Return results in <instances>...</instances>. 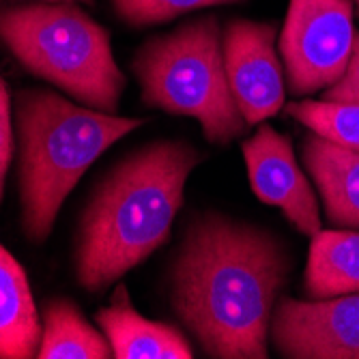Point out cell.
Instances as JSON below:
<instances>
[{"label":"cell","instance_id":"14","mask_svg":"<svg viewBox=\"0 0 359 359\" xmlns=\"http://www.w3.org/2000/svg\"><path fill=\"white\" fill-rule=\"evenodd\" d=\"M41 359H108L112 346L106 336L84 320L72 302H50L41 318Z\"/></svg>","mask_w":359,"mask_h":359},{"label":"cell","instance_id":"16","mask_svg":"<svg viewBox=\"0 0 359 359\" xmlns=\"http://www.w3.org/2000/svg\"><path fill=\"white\" fill-rule=\"evenodd\" d=\"M224 3H239V0H112L116 13L132 26L161 24L187 11Z\"/></svg>","mask_w":359,"mask_h":359},{"label":"cell","instance_id":"15","mask_svg":"<svg viewBox=\"0 0 359 359\" xmlns=\"http://www.w3.org/2000/svg\"><path fill=\"white\" fill-rule=\"evenodd\" d=\"M286 112L312 134L359 151V104L304 100L288 104Z\"/></svg>","mask_w":359,"mask_h":359},{"label":"cell","instance_id":"5","mask_svg":"<svg viewBox=\"0 0 359 359\" xmlns=\"http://www.w3.org/2000/svg\"><path fill=\"white\" fill-rule=\"evenodd\" d=\"M219 24L205 15L151 39L134 58L144 102L201 123L213 144H228L245 132V118L228 84Z\"/></svg>","mask_w":359,"mask_h":359},{"label":"cell","instance_id":"19","mask_svg":"<svg viewBox=\"0 0 359 359\" xmlns=\"http://www.w3.org/2000/svg\"><path fill=\"white\" fill-rule=\"evenodd\" d=\"M43 3H74V0H43ZM80 3H93V0H80Z\"/></svg>","mask_w":359,"mask_h":359},{"label":"cell","instance_id":"6","mask_svg":"<svg viewBox=\"0 0 359 359\" xmlns=\"http://www.w3.org/2000/svg\"><path fill=\"white\" fill-rule=\"evenodd\" d=\"M353 0H290L280 35L286 84L306 97L336 84L355 43Z\"/></svg>","mask_w":359,"mask_h":359},{"label":"cell","instance_id":"18","mask_svg":"<svg viewBox=\"0 0 359 359\" xmlns=\"http://www.w3.org/2000/svg\"><path fill=\"white\" fill-rule=\"evenodd\" d=\"M13 155V129H11V104L9 90L5 80L0 78V201H3V189L7 170Z\"/></svg>","mask_w":359,"mask_h":359},{"label":"cell","instance_id":"4","mask_svg":"<svg viewBox=\"0 0 359 359\" xmlns=\"http://www.w3.org/2000/svg\"><path fill=\"white\" fill-rule=\"evenodd\" d=\"M0 39L28 72L56 84L88 108L114 112L125 76L110 35L72 3H32L0 9Z\"/></svg>","mask_w":359,"mask_h":359},{"label":"cell","instance_id":"7","mask_svg":"<svg viewBox=\"0 0 359 359\" xmlns=\"http://www.w3.org/2000/svg\"><path fill=\"white\" fill-rule=\"evenodd\" d=\"M269 338L290 359H359V292L312 302L284 297Z\"/></svg>","mask_w":359,"mask_h":359},{"label":"cell","instance_id":"1","mask_svg":"<svg viewBox=\"0 0 359 359\" xmlns=\"http://www.w3.org/2000/svg\"><path fill=\"white\" fill-rule=\"evenodd\" d=\"M290 267L273 233L226 215H203L175 258L172 306L207 355L265 359Z\"/></svg>","mask_w":359,"mask_h":359},{"label":"cell","instance_id":"2","mask_svg":"<svg viewBox=\"0 0 359 359\" xmlns=\"http://www.w3.org/2000/svg\"><path fill=\"white\" fill-rule=\"evenodd\" d=\"M201 155L161 140L129 155L106 177L82 217L76 271L86 290H104L164 243Z\"/></svg>","mask_w":359,"mask_h":359},{"label":"cell","instance_id":"13","mask_svg":"<svg viewBox=\"0 0 359 359\" xmlns=\"http://www.w3.org/2000/svg\"><path fill=\"white\" fill-rule=\"evenodd\" d=\"M306 295L327 299L359 292V231H320L310 239Z\"/></svg>","mask_w":359,"mask_h":359},{"label":"cell","instance_id":"8","mask_svg":"<svg viewBox=\"0 0 359 359\" xmlns=\"http://www.w3.org/2000/svg\"><path fill=\"white\" fill-rule=\"evenodd\" d=\"M224 65L235 102L248 125H258L284 106V65L276 50V28L235 20L224 32Z\"/></svg>","mask_w":359,"mask_h":359},{"label":"cell","instance_id":"9","mask_svg":"<svg viewBox=\"0 0 359 359\" xmlns=\"http://www.w3.org/2000/svg\"><path fill=\"white\" fill-rule=\"evenodd\" d=\"M241 149L252 191L263 203L278 207L302 235L312 239L320 231L318 201L290 140L263 123Z\"/></svg>","mask_w":359,"mask_h":359},{"label":"cell","instance_id":"11","mask_svg":"<svg viewBox=\"0 0 359 359\" xmlns=\"http://www.w3.org/2000/svg\"><path fill=\"white\" fill-rule=\"evenodd\" d=\"M302 159L327 219L338 228H359V151L312 134L304 140Z\"/></svg>","mask_w":359,"mask_h":359},{"label":"cell","instance_id":"17","mask_svg":"<svg viewBox=\"0 0 359 359\" xmlns=\"http://www.w3.org/2000/svg\"><path fill=\"white\" fill-rule=\"evenodd\" d=\"M323 100L338 104H359V32H355L353 54L342 78L323 90Z\"/></svg>","mask_w":359,"mask_h":359},{"label":"cell","instance_id":"3","mask_svg":"<svg viewBox=\"0 0 359 359\" xmlns=\"http://www.w3.org/2000/svg\"><path fill=\"white\" fill-rule=\"evenodd\" d=\"M15 112L24 231L39 243L97 157L144 121L78 106L50 90H24Z\"/></svg>","mask_w":359,"mask_h":359},{"label":"cell","instance_id":"10","mask_svg":"<svg viewBox=\"0 0 359 359\" xmlns=\"http://www.w3.org/2000/svg\"><path fill=\"white\" fill-rule=\"evenodd\" d=\"M97 325L112 346L116 359H191L194 351L172 325L144 318L129 304L127 290L118 286L112 304L97 312Z\"/></svg>","mask_w":359,"mask_h":359},{"label":"cell","instance_id":"12","mask_svg":"<svg viewBox=\"0 0 359 359\" xmlns=\"http://www.w3.org/2000/svg\"><path fill=\"white\" fill-rule=\"evenodd\" d=\"M41 318L28 278L11 252L0 243V359L37 357Z\"/></svg>","mask_w":359,"mask_h":359},{"label":"cell","instance_id":"20","mask_svg":"<svg viewBox=\"0 0 359 359\" xmlns=\"http://www.w3.org/2000/svg\"><path fill=\"white\" fill-rule=\"evenodd\" d=\"M353 5H355V9H357V13H359V0H353Z\"/></svg>","mask_w":359,"mask_h":359}]
</instances>
